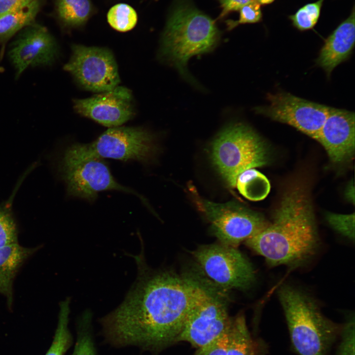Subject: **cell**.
Segmentation results:
<instances>
[{"label": "cell", "instance_id": "cell-22", "mask_svg": "<svg viewBox=\"0 0 355 355\" xmlns=\"http://www.w3.org/2000/svg\"><path fill=\"white\" fill-rule=\"evenodd\" d=\"M70 299L67 298L59 305L58 321L51 346L45 355H65L73 342L69 328Z\"/></svg>", "mask_w": 355, "mask_h": 355}, {"label": "cell", "instance_id": "cell-27", "mask_svg": "<svg viewBox=\"0 0 355 355\" xmlns=\"http://www.w3.org/2000/svg\"><path fill=\"white\" fill-rule=\"evenodd\" d=\"M326 219L336 231L350 240H355V213L342 214L327 213Z\"/></svg>", "mask_w": 355, "mask_h": 355}, {"label": "cell", "instance_id": "cell-3", "mask_svg": "<svg viewBox=\"0 0 355 355\" xmlns=\"http://www.w3.org/2000/svg\"><path fill=\"white\" fill-rule=\"evenodd\" d=\"M220 33L214 21L187 0H177L163 33L159 59L174 66L188 82L201 87L189 72L188 60L213 51Z\"/></svg>", "mask_w": 355, "mask_h": 355}, {"label": "cell", "instance_id": "cell-4", "mask_svg": "<svg viewBox=\"0 0 355 355\" xmlns=\"http://www.w3.org/2000/svg\"><path fill=\"white\" fill-rule=\"evenodd\" d=\"M278 296L295 353L298 355H329L339 338L342 325L324 316L316 300L299 288L283 284Z\"/></svg>", "mask_w": 355, "mask_h": 355}, {"label": "cell", "instance_id": "cell-14", "mask_svg": "<svg viewBox=\"0 0 355 355\" xmlns=\"http://www.w3.org/2000/svg\"><path fill=\"white\" fill-rule=\"evenodd\" d=\"M73 108L78 114L106 127L120 126L134 114L131 91L123 86L83 99L73 100Z\"/></svg>", "mask_w": 355, "mask_h": 355}, {"label": "cell", "instance_id": "cell-16", "mask_svg": "<svg viewBox=\"0 0 355 355\" xmlns=\"http://www.w3.org/2000/svg\"><path fill=\"white\" fill-rule=\"evenodd\" d=\"M355 8L350 16L332 32L324 40L316 60L328 76L338 65L347 60L355 45Z\"/></svg>", "mask_w": 355, "mask_h": 355}, {"label": "cell", "instance_id": "cell-13", "mask_svg": "<svg viewBox=\"0 0 355 355\" xmlns=\"http://www.w3.org/2000/svg\"><path fill=\"white\" fill-rule=\"evenodd\" d=\"M57 54L54 37L45 27L35 23L17 33L10 44L8 55L18 77L29 67L51 65Z\"/></svg>", "mask_w": 355, "mask_h": 355}, {"label": "cell", "instance_id": "cell-30", "mask_svg": "<svg viewBox=\"0 0 355 355\" xmlns=\"http://www.w3.org/2000/svg\"><path fill=\"white\" fill-rule=\"evenodd\" d=\"M227 332L209 344L197 348L194 355H227Z\"/></svg>", "mask_w": 355, "mask_h": 355}, {"label": "cell", "instance_id": "cell-19", "mask_svg": "<svg viewBox=\"0 0 355 355\" xmlns=\"http://www.w3.org/2000/svg\"><path fill=\"white\" fill-rule=\"evenodd\" d=\"M41 0H35L26 6L0 18V45L2 49L6 42L26 26L35 22L41 8Z\"/></svg>", "mask_w": 355, "mask_h": 355}, {"label": "cell", "instance_id": "cell-12", "mask_svg": "<svg viewBox=\"0 0 355 355\" xmlns=\"http://www.w3.org/2000/svg\"><path fill=\"white\" fill-rule=\"evenodd\" d=\"M268 105L254 111L273 120L290 125L313 138L323 125L330 107L288 93L268 94Z\"/></svg>", "mask_w": 355, "mask_h": 355}, {"label": "cell", "instance_id": "cell-25", "mask_svg": "<svg viewBox=\"0 0 355 355\" xmlns=\"http://www.w3.org/2000/svg\"><path fill=\"white\" fill-rule=\"evenodd\" d=\"M323 1L307 3L289 16L293 26L300 31L312 29L319 19Z\"/></svg>", "mask_w": 355, "mask_h": 355}, {"label": "cell", "instance_id": "cell-10", "mask_svg": "<svg viewBox=\"0 0 355 355\" xmlns=\"http://www.w3.org/2000/svg\"><path fill=\"white\" fill-rule=\"evenodd\" d=\"M69 61L64 70L70 72L83 88L102 93L111 90L120 82L116 62L106 48L73 44Z\"/></svg>", "mask_w": 355, "mask_h": 355}, {"label": "cell", "instance_id": "cell-31", "mask_svg": "<svg viewBox=\"0 0 355 355\" xmlns=\"http://www.w3.org/2000/svg\"><path fill=\"white\" fill-rule=\"evenodd\" d=\"M35 0H0V18L21 8Z\"/></svg>", "mask_w": 355, "mask_h": 355}, {"label": "cell", "instance_id": "cell-33", "mask_svg": "<svg viewBox=\"0 0 355 355\" xmlns=\"http://www.w3.org/2000/svg\"><path fill=\"white\" fill-rule=\"evenodd\" d=\"M260 5L268 4L272 3L275 0H255Z\"/></svg>", "mask_w": 355, "mask_h": 355}, {"label": "cell", "instance_id": "cell-17", "mask_svg": "<svg viewBox=\"0 0 355 355\" xmlns=\"http://www.w3.org/2000/svg\"><path fill=\"white\" fill-rule=\"evenodd\" d=\"M39 248H26L18 243L0 247V293L5 297L9 309L13 304L15 276L25 261Z\"/></svg>", "mask_w": 355, "mask_h": 355}, {"label": "cell", "instance_id": "cell-26", "mask_svg": "<svg viewBox=\"0 0 355 355\" xmlns=\"http://www.w3.org/2000/svg\"><path fill=\"white\" fill-rule=\"evenodd\" d=\"M18 243V232L12 215L7 209L0 207V247Z\"/></svg>", "mask_w": 355, "mask_h": 355}, {"label": "cell", "instance_id": "cell-8", "mask_svg": "<svg viewBox=\"0 0 355 355\" xmlns=\"http://www.w3.org/2000/svg\"><path fill=\"white\" fill-rule=\"evenodd\" d=\"M231 320L225 300L203 286L176 342L203 347L227 332Z\"/></svg>", "mask_w": 355, "mask_h": 355}, {"label": "cell", "instance_id": "cell-29", "mask_svg": "<svg viewBox=\"0 0 355 355\" xmlns=\"http://www.w3.org/2000/svg\"><path fill=\"white\" fill-rule=\"evenodd\" d=\"M262 17L261 5L255 0H252L240 9L238 21L228 22V28L232 29L241 24L257 23L261 20Z\"/></svg>", "mask_w": 355, "mask_h": 355}, {"label": "cell", "instance_id": "cell-9", "mask_svg": "<svg viewBox=\"0 0 355 355\" xmlns=\"http://www.w3.org/2000/svg\"><path fill=\"white\" fill-rule=\"evenodd\" d=\"M61 171L68 194L71 196L92 202L97 198L100 191L117 190L135 195L146 203L144 198L134 190L117 182L101 158H63Z\"/></svg>", "mask_w": 355, "mask_h": 355}, {"label": "cell", "instance_id": "cell-28", "mask_svg": "<svg viewBox=\"0 0 355 355\" xmlns=\"http://www.w3.org/2000/svg\"><path fill=\"white\" fill-rule=\"evenodd\" d=\"M336 355H355V316H349L342 326Z\"/></svg>", "mask_w": 355, "mask_h": 355}, {"label": "cell", "instance_id": "cell-2", "mask_svg": "<svg viewBox=\"0 0 355 355\" xmlns=\"http://www.w3.org/2000/svg\"><path fill=\"white\" fill-rule=\"evenodd\" d=\"M246 244L271 266L296 267L310 259L320 239L312 206L304 190L296 188L285 194L272 222Z\"/></svg>", "mask_w": 355, "mask_h": 355}, {"label": "cell", "instance_id": "cell-21", "mask_svg": "<svg viewBox=\"0 0 355 355\" xmlns=\"http://www.w3.org/2000/svg\"><path fill=\"white\" fill-rule=\"evenodd\" d=\"M236 185L243 196L253 201L264 199L270 190L267 178L253 168L241 173L237 178Z\"/></svg>", "mask_w": 355, "mask_h": 355}, {"label": "cell", "instance_id": "cell-5", "mask_svg": "<svg viewBox=\"0 0 355 355\" xmlns=\"http://www.w3.org/2000/svg\"><path fill=\"white\" fill-rule=\"evenodd\" d=\"M212 146L213 163L232 187L243 171L264 166L269 161L268 149L263 140L250 127L241 123L225 127Z\"/></svg>", "mask_w": 355, "mask_h": 355}, {"label": "cell", "instance_id": "cell-18", "mask_svg": "<svg viewBox=\"0 0 355 355\" xmlns=\"http://www.w3.org/2000/svg\"><path fill=\"white\" fill-rule=\"evenodd\" d=\"M227 336V355H267L268 354V344L262 338L251 334L243 313L232 319Z\"/></svg>", "mask_w": 355, "mask_h": 355}, {"label": "cell", "instance_id": "cell-23", "mask_svg": "<svg viewBox=\"0 0 355 355\" xmlns=\"http://www.w3.org/2000/svg\"><path fill=\"white\" fill-rule=\"evenodd\" d=\"M97 351L94 339L92 315L85 312L77 323V338L71 355H96Z\"/></svg>", "mask_w": 355, "mask_h": 355}, {"label": "cell", "instance_id": "cell-32", "mask_svg": "<svg viewBox=\"0 0 355 355\" xmlns=\"http://www.w3.org/2000/svg\"><path fill=\"white\" fill-rule=\"evenodd\" d=\"M222 8L220 17L224 16L232 11L240 9L252 0H219Z\"/></svg>", "mask_w": 355, "mask_h": 355}, {"label": "cell", "instance_id": "cell-6", "mask_svg": "<svg viewBox=\"0 0 355 355\" xmlns=\"http://www.w3.org/2000/svg\"><path fill=\"white\" fill-rule=\"evenodd\" d=\"M157 150L154 137L142 127L109 128L92 142L74 143L66 150L63 158H112L122 161L147 162Z\"/></svg>", "mask_w": 355, "mask_h": 355}, {"label": "cell", "instance_id": "cell-11", "mask_svg": "<svg viewBox=\"0 0 355 355\" xmlns=\"http://www.w3.org/2000/svg\"><path fill=\"white\" fill-rule=\"evenodd\" d=\"M203 208L211 223L213 233L221 244L236 248L268 224L260 213L234 202H203Z\"/></svg>", "mask_w": 355, "mask_h": 355}, {"label": "cell", "instance_id": "cell-20", "mask_svg": "<svg viewBox=\"0 0 355 355\" xmlns=\"http://www.w3.org/2000/svg\"><path fill=\"white\" fill-rule=\"evenodd\" d=\"M55 5L58 19L68 28L83 26L93 12L91 0H56Z\"/></svg>", "mask_w": 355, "mask_h": 355}, {"label": "cell", "instance_id": "cell-7", "mask_svg": "<svg viewBox=\"0 0 355 355\" xmlns=\"http://www.w3.org/2000/svg\"><path fill=\"white\" fill-rule=\"evenodd\" d=\"M193 256L206 274L223 288L245 289L255 281L252 264L235 247L221 243L204 246Z\"/></svg>", "mask_w": 355, "mask_h": 355}, {"label": "cell", "instance_id": "cell-24", "mask_svg": "<svg viewBox=\"0 0 355 355\" xmlns=\"http://www.w3.org/2000/svg\"><path fill=\"white\" fill-rule=\"evenodd\" d=\"M110 26L119 32H127L136 26L138 15L135 10L126 3H118L111 7L107 14Z\"/></svg>", "mask_w": 355, "mask_h": 355}, {"label": "cell", "instance_id": "cell-34", "mask_svg": "<svg viewBox=\"0 0 355 355\" xmlns=\"http://www.w3.org/2000/svg\"><path fill=\"white\" fill-rule=\"evenodd\" d=\"M4 71V69L2 67H0V72H3Z\"/></svg>", "mask_w": 355, "mask_h": 355}, {"label": "cell", "instance_id": "cell-15", "mask_svg": "<svg viewBox=\"0 0 355 355\" xmlns=\"http://www.w3.org/2000/svg\"><path fill=\"white\" fill-rule=\"evenodd\" d=\"M355 113L330 107L320 129L313 138L324 147L331 160L341 162L355 151Z\"/></svg>", "mask_w": 355, "mask_h": 355}, {"label": "cell", "instance_id": "cell-1", "mask_svg": "<svg viewBox=\"0 0 355 355\" xmlns=\"http://www.w3.org/2000/svg\"><path fill=\"white\" fill-rule=\"evenodd\" d=\"M141 253L137 279L122 303L100 320L106 340L157 354L174 343L203 286L169 272H152Z\"/></svg>", "mask_w": 355, "mask_h": 355}]
</instances>
